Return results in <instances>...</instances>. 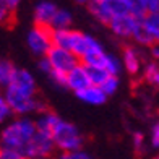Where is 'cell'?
I'll return each instance as SVG.
<instances>
[{
	"label": "cell",
	"mask_w": 159,
	"mask_h": 159,
	"mask_svg": "<svg viewBox=\"0 0 159 159\" xmlns=\"http://www.w3.org/2000/svg\"><path fill=\"white\" fill-rule=\"evenodd\" d=\"M36 132V122L31 117H16L3 125L0 132V146L23 151Z\"/></svg>",
	"instance_id": "6da1fadb"
},
{
	"label": "cell",
	"mask_w": 159,
	"mask_h": 159,
	"mask_svg": "<svg viewBox=\"0 0 159 159\" xmlns=\"http://www.w3.org/2000/svg\"><path fill=\"white\" fill-rule=\"evenodd\" d=\"M88 10L99 23L107 25L119 16H133L135 0H93L88 3Z\"/></svg>",
	"instance_id": "7a4b0ae2"
},
{
	"label": "cell",
	"mask_w": 159,
	"mask_h": 159,
	"mask_svg": "<svg viewBox=\"0 0 159 159\" xmlns=\"http://www.w3.org/2000/svg\"><path fill=\"white\" fill-rule=\"evenodd\" d=\"M3 96L8 102L11 112L18 115V117H30V114H42L47 109L44 107V104L36 98V94H28L23 93L13 86H7Z\"/></svg>",
	"instance_id": "3957f363"
},
{
	"label": "cell",
	"mask_w": 159,
	"mask_h": 159,
	"mask_svg": "<svg viewBox=\"0 0 159 159\" xmlns=\"http://www.w3.org/2000/svg\"><path fill=\"white\" fill-rule=\"evenodd\" d=\"M52 140L59 153H71V151H80L83 149L84 144V136L78 130L76 125L70 122L62 120L52 132Z\"/></svg>",
	"instance_id": "277c9868"
},
{
	"label": "cell",
	"mask_w": 159,
	"mask_h": 159,
	"mask_svg": "<svg viewBox=\"0 0 159 159\" xmlns=\"http://www.w3.org/2000/svg\"><path fill=\"white\" fill-rule=\"evenodd\" d=\"M46 59H47V62L50 65V73L68 75L76 65H80V59L75 54H71L70 50H67V49L55 47V46L47 52Z\"/></svg>",
	"instance_id": "5b68a950"
},
{
	"label": "cell",
	"mask_w": 159,
	"mask_h": 159,
	"mask_svg": "<svg viewBox=\"0 0 159 159\" xmlns=\"http://www.w3.org/2000/svg\"><path fill=\"white\" fill-rule=\"evenodd\" d=\"M26 44L30 50L38 57H46L47 52L54 47L52 42V30L47 26H33L26 36Z\"/></svg>",
	"instance_id": "8992f818"
},
{
	"label": "cell",
	"mask_w": 159,
	"mask_h": 159,
	"mask_svg": "<svg viewBox=\"0 0 159 159\" xmlns=\"http://www.w3.org/2000/svg\"><path fill=\"white\" fill-rule=\"evenodd\" d=\"M55 149L57 148L54 144L52 135L44 132H36V135L25 146L23 154L26 159H44V157H52Z\"/></svg>",
	"instance_id": "52a82bcc"
},
{
	"label": "cell",
	"mask_w": 159,
	"mask_h": 159,
	"mask_svg": "<svg viewBox=\"0 0 159 159\" xmlns=\"http://www.w3.org/2000/svg\"><path fill=\"white\" fill-rule=\"evenodd\" d=\"M140 25H141V20L135 18L132 15H127V16L114 18L109 23V28L115 36H119V38H124V39L132 38L133 39V34L140 28Z\"/></svg>",
	"instance_id": "ba28073f"
},
{
	"label": "cell",
	"mask_w": 159,
	"mask_h": 159,
	"mask_svg": "<svg viewBox=\"0 0 159 159\" xmlns=\"http://www.w3.org/2000/svg\"><path fill=\"white\" fill-rule=\"evenodd\" d=\"M57 10H59V7H57L54 2H47V0H44V2H38L34 5V10H33L34 25L36 26H47V28H50V23H52Z\"/></svg>",
	"instance_id": "9c48e42d"
},
{
	"label": "cell",
	"mask_w": 159,
	"mask_h": 159,
	"mask_svg": "<svg viewBox=\"0 0 159 159\" xmlns=\"http://www.w3.org/2000/svg\"><path fill=\"white\" fill-rule=\"evenodd\" d=\"M88 86H91L89 75H88V68H86L83 63H80V65H76V67L67 75V88L71 89L76 94V93L86 89Z\"/></svg>",
	"instance_id": "30bf717a"
},
{
	"label": "cell",
	"mask_w": 159,
	"mask_h": 159,
	"mask_svg": "<svg viewBox=\"0 0 159 159\" xmlns=\"http://www.w3.org/2000/svg\"><path fill=\"white\" fill-rule=\"evenodd\" d=\"M106 55L107 54H106V50L102 49V46L99 44V41L93 38L88 50H86V54L80 59V63H83L86 68H91V67H101L102 68Z\"/></svg>",
	"instance_id": "8fae6325"
},
{
	"label": "cell",
	"mask_w": 159,
	"mask_h": 159,
	"mask_svg": "<svg viewBox=\"0 0 159 159\" xmlns=\"http://www.w3.org/2000/svg\"><path fill=\"white\" fill-rule=\"evenodd\" d=\"M8 86H13L23 93H28V94H36V78L31 71H28L25 68H16L15 75H13V80Z\"/></svg>",
	"instance_id": "7c38bea8"
},
{
	"label": "cell",
	"mask_w": 159,
	"mask_h": 159,
	"mask_svg": "<svg viewBox=\"0 0 159 159\" xmlns=\"http://www.w3.org/2000/svg\"><path fill=\"white\" fill-rule=\"evenodd\" d=\"M122 65H124V68L130 75H136L141 70V55H140V52L132 46L124 47V52H122Z\"/></svg>",
	"instance_id": "4fadbf2b"
},
{
	"label": "cell",
	"mask_w": 159,
	"mask_h": 159,
	"mask_svg": "<svg viewBox=\"0 0 159 159\" xmlns=\"http://www.w3.org/2000/svg\"><path fill=\"white\" fill-rule=\"evenodd\" d=\"M34 122H36V128H38V132H44V133L52 135V132L55 130V127L62 122V119L55 112L46 111V112L39 114L38 117L34 119Z\"/></svg>",
	"instance_id": "5bb4252c"
},
{
	"label": "cell",
	"mask_w": 159,
	"mask_h": 159,
	"mask_svg": "<svg viewBox=\"0 0 159 159\" xmlns=\"http://www.w3.org/2000/svg\"><path fill=\"white\" fill-rule=\"evenodd\" d=\"M76 98L81 99L83 102H86V104H91V106H101V104H104L106 99H107V96L104 94V91L101 89L99 86H93V84L88 86L86 89L76 93Z\"/></svg>",
	"instance_id": "9a60e30c"
},
{
	"label": "cell",
	"mask_w": 159,
	"mask_h": 159,
	"mask_svg": "<svg viewBox=\"0 0 159 159\" xmlns=\"http://www.w3.org/2000/svg\"><path fill=\"white\" fill-rule=\"evenodd\" d=\"M71 21H73V15H71V11L67 10V8H59L55 13V16L52 20V23H50V30H70V25Z\"/></svg>",
	"instance_id": "2e32d148"
},
{
	"label": "cell",
	"mask_w": 159,
	"mask_h": 159,
	"mask_svg": "<svg viewBox=\"0 0 159 159\" xmlns=\"http://www.w3.org/2000/svg\"><path fill=\"white\" fill-rule=\"evenodd\" d=\"M143 26L151 36L154 44H159V13L156 15H148L143 20Z\"/></svg>",
	"instance_id": "e0dca14e"
},
{
	"label": "cell",
	"mask_w": 159,
	"mask_h": 159,
	"mask_svg": "<svg viewBox=\"0 0 159 159\" xmlns=\"http://www.w3.org/2000/svg\"><path fill=\"white\" fill-rule=\"evenodd\" d=\"M16 67L8 60H0V88H7L15 75Z\"/></svg>",
	"instance_id": "ac0fdd59"
},
{
	"label": "cell",
	"mask_w": 159,
	"mask_h": 159,
	"mask_svg": "<svg viewBox=\"0 0 159 159\" xmlns=\"http://www.w3.org/2000/svg\"><path fill=\"white\" fill-rule=\"evenodd\" d=\"M88 75H89L91 84L93 86H99V88L106 83V80L111 76L104 68H101V67H91V68H88Z\"/></svg>",
	"instance_id": "d6986e66"
},
{
	"label": "cell",
	"mask_w": 159,
	"mask_h": 159,
	"mask_svg": "<svg viewBox=\"0 0 159 159\" xmlns=\"http://www.w3.org/2000/svg\"><path fill=\"white\" fill-rule=\"evenodd\" d=\"M102 68L109 73L111 76H119L120 70H122V60H119L115 55L112 54H107L106 55V60H104V65Z\"/></svg>",
	"instance_id": "ffe728a7"
},
{
	"label": "cell",
	"mask_w": 159,
	"mask_h": 159,
	"mask_svg": "<svg viewBox=\"0 0 159 159\" xmlns=\"http://www.w3.org/2000/svg\"><path fill=\"white\" fill-rule=\"evenodd\" d=\"M144 78H146V81H149L151 84L159 86V65L154 63V62L148 63L146 67H144Z\"/></svg>",
	"instance_id": "44dd1931"
},
{
	"label": "cell",
	"mask_w": 159,
	"mask_h": 159,
	"mask_svg": "<svg viewBox=\"0 0 159 159\" xmlns=\"http://www.w3.org/2000/svg\"><path fill=\"white\" fill-rule=\"evenodd\" d=\"M133 41L136 42V44H140V46H153V44H154L153 39H151V36L148 34V31L144 30L143 21H141L140 28H138V30L135 31V34H133Z\"/></svg>",
	"instance_id": "7402d4cb"
},
{
	"label": "cell",
	"mask_w": 159,
	"mask_h": 159,
	"mask_svg": "<svg viewBox=\"0 0 159 159\" xmlns=\"http://www.w3.org/2000/svg\"><path fill=\"white\" fill-rule=\"evenodd\" d=\"M119 84H120L119 76H109V78L106 80V83L101 86V89H102V91H104V94L109 98V96H112V94H115V93H117Z\"/></svg>",
	"instance_id": "603a6c76"
},
{
	"label": "cell",
	"mask_w": 159,
	"mask_h": 159,
	"mask_svg": "<svg viewBox=\"0 0 159 159\" xmlns=\"http://www.w3.org/2000/svg\"><path fill=\"white\" fill-rule=\"evenodd\" d=\"M13 18H15V13L10 11V8L7 7L5 0H0V26L11 23Z\"/></svg>",
	"instance_id": "cb8c5ba5"
},
{
	"label": "cell",
	"mask_w": 159,
	"mask_h": 159,
	"mask_svg": "<svg viewBox=\"0 0 159 159\" xmlns=\"http://www.w3.org/2000/svg\"><path fill=\"white\" fill-rule=\"evenodd\" d=\"M11 115H13V112H11V109H10L8 102H7L5 96L0 93V125L7 124V120H8Z\"/></svg>",
	"instance_id": "d4e9b609"
},
{
	"label": "cell",
	"mask_w": 159,
	"mask_h": 159,
	"mask_svg": "<svg viewBox=\"0 0 159 159\" xmlns=\"http://www.w3.org/2000/svg\"><path fill=\"white\" fill-rule=\"evenodd\" d=\"M0 159H26V157L23 154V151L20 149L0 146Z\"/></svg>",
	"instance_id": "484cf974"
},
{
	"label": "cell",
	"mask_w": 159,
	"mask_h": 159,
	"mask_svg": "<svg viewBox=\"0 0 159 159\" xmlns=\"http://www.w3.org/2000/svg\"><path fill=\"white\" fill-rule=\"evenodd\" d=\"M54 159H91V156L84 149H80V151H71V153H59Z\"/></svg>",
	"instance_id": "4316f807"
},
{
	"label": "cell",
	"mask_w": 159,
	"mask_h": 159,
	"mask_svg": "<svg viewBox=\"0 0 159 159\" xmlns=\"http://www.w3.org/2000/svg\"><path fill=\"white\" fill-rule=\"evenodd\" d=\"M144 8L148 15H156L159 13V0H144Z\"/></svg>",
	"instance_id": "83f0119b"
},
{
	"label": "cell",
	"mask_w": 159,
	"mask_h": 159,
	"mask_svg": "<svg viewBox=\"0 0 159 159\" xmlns=\"http://www.w3.org/2000/svg\"><path fill=\"white\" fill-rule=\"evenodd\" d=\"M151 144L154 148H159V122H156L151 128Z\"/></svg>",
	"instance_id": "f1b7e54d"
},
{
	"label": "cell",
	"mask_w": 159,
	"mask_h": 159,
	"mask_svg": "<svg viewBox=\"0 0 159 159\" xmlns=\"http://www.w3.org/2000/svg\"><path fill=\"white\" fill-rule=\"evenodd\" d=\"M143 141H144V135H141L140 132H136V133L133 135V146H135L136 149H140V148L143 146Z\"/></svg>",
	"instance_id": "f546056e"
},
{
	"label": "cell",
	"mask_w": 159,
	"mask_h": 159,
	"mask_svg": "<svg viewBox=\"0 0 159 159\" xmlns=\"http://www.w3.org/2000/svg\"><path fill=\"white\" fill-rule=\"evenodd\" d=\"M38 67H39V70H42L44 73H50V65H49V62H47V59L46 57H42V59L38 62Z\"/></svg>",
	"instance_id": "4dcf8cb0"
},
{
	"label": "cell",
	"mask_w": 159,
	"mask_h": 159,
	"mask_svg": "<svg viewBox=\"0 0 159 159\" xmlns=\"http://www.w3.org/2000/svg\"><path fill=\"white\" fill-rule=\"evenodd\" d=\"M5 2H7V7L10 8V11H13V13L16 11L18 5H20V2H18V0H5Z\"/></svg>",
	"instance_id": "1f68e13d"
},
{
	"label": "cell",
	"mask_w": 159,
	"mask_h": 159,
	"mask_svg": "<svg viewBox=\"0 0 159 159\" xmlns=\"http://www.w3.org/2000/svg\"><path fill=\"white\" fill-rule=\"evenodd\" d=\"M151 57H153L156 62H159V44L151 46Z\"/></svg>",
	"instance_id": "d6a6232c"
},
{
	"label": "cell",
	"mask_w": 159,
	"mask_h": 159,
	"mask_svg": "<svg viewBox=\"0 0 159 159\" xmlns=\"http://www.w3.org/2000/svg\"><path fill=\"white\" fill-rule=\"evenodd\" d=\"M154 159H159V154H157V156H156V157H154Z\"/></svg>",
	"instance_id": "836d02e7"
},
{
	"label": "cell",
	"mask_w": 159,
	"mask_h": 159,
	"mask_svg": "<svg viewBox=\"0 0 159 159\" xmlns=\"http://www.w3.org/2000/svg\"><path fill=\"white\" fill-rule=\"evenodd\" d=\"M44 159H52V157H44Z\"/></svg>",
	"instance_id": "e575fe53"
}]
</instances>
